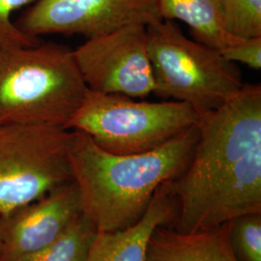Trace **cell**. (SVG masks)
Here are the masks:
<instances>
[{"label":"cell","instance_id":"2","mask_svg":"<svg viewBox=\"0 0 261 261\" xmlns=\"http://www.w3.org/2000/svg\"><path fill=\"white\" fill-rule=\"evenodd\" d=\"M73 130L70 161L84 214L97 231L112 232L138 224L159 187L188 168L198 140L197 124L155 149L118 155Z\"/></svg>","mask_w":261,"mask_h":261},{"label":"cell","instance_id":"15","mask_svg":"<svg viewBox=\"0 0 261 261\" xmlns=\"http://www.w3.org/2000/svg\"><path fill=\"white\" fill-rule=\"evenodd\" d=\"M229 243L238 261H261V213L229 221Z\"/></svg>","mask_w":261,"mask_h":261},{"label":"cell","instance_id":"4","mask_svg":"<svg viewBox=\"0 0 261 261\" xmlns=\"http://www.w3.org/2000/svg\"><path fill=\"white\" fill-rule=\"evenodd\" d=\"M154 93L186 103L200 113L212 112L242 90L241 74L221 53L190 40L174 20L146 25Z\"/></svg>","mask_w":261,"mask_h":261},{"label":"cell","instance_id":"7","mask_svg":"<svg viewBox=\"0 0 261 261\" xmlns=\"http://www.w3.org/2000/svg\"><path fill=\"white\" fill-rule=\"evenodd\" d=\"M73 53L89 90L133 99L155 91L144 24H129L88 38Z\"/></svg>","mask_w":261,"mask_h":261},{"label":"cell","instance_id":"14","mask_svg":"<svg viewBox=\"0 0 261 261\" xmlns=\"http://www.w3.org/2000/svg\"><path fill=\"white\" fill-rule=\"evenodd\" d=\"M224 30L237 38L261 37V0H220Z\"/></svg>","mask_w":261,"mask_h":261},{"label":"cell","instance_id":"8","mask_svg":"<svg viewBox=\"0 0 261 261\" xmlns=\"http://www.w3.org/2000/svg\"><path fill=\"white\" fill-rule=\"evenodd\" d=\"M161 19L158 0H37L16 24L33 37L77 34L88 39Z\"/></svg>","mask_w":261,"mask_h":261},{"label":"cell","instance_id":"17","mask_svg":"<svg viewBox=\"0 0 261 261\" xmlns=\"http://www.w3.org/2000/svg\"><path fill=\"white\" fill-rule=\"evenodd\" d=\"M220 53L230 62H239L254 70H260L261 37L238 38Z\"/></svg>","mask_w":261,"mask_h":261},{"label":"cell","instance_id":"12","mask_svg":"<svg viewBox=\"0 0 261 261\" xmlns=\"http://www.w3.org/2000/svg\"><path fill=\"white\" fill-rule=\"evenodd\" d=\"M163 19H179L190 28L194 40L222 50L238 38L224 30L220 0H158Z\"/></svg>","mask_w":261,"mask_h":261},{"label":"cell","instance_id":"3","mask_svg":"<svg viewBox=\"0 0 261 261\" xmlns=\"http://www.w3.org/2000/svg\"><path fill=\"white\" fill-rule=\"evenodd\" d=\"M87 91L66 46L0 48V125L65 128Z\"/></svg>","mask_w":261,"mask_h":261},{"label":"cell","instance_id":"16","mask_svg":"<svg viewBox=\"0 0 261 261\" xmlns=\"http://www.w3.org/2000/svg\"><path fill=\"white\" fill-rule=\"evenodd\" d=\"M34 0H0V48L8 47H33L41 42L39 37L25 34L12 20V14Z\"/></svg>","mask_w":261,"mask_h":261},{"label":"cell","instance_id":"11","mask_svg":"<svg viewBox=\"0 0 261 261\" xmlns=\"http://www.w3.org/2000/svg\"><path fill=\"white\" fill-rule=\"evenodd\" d=\"M145 261H238L229 243V222L196 232L159 225L147 243Z\"/></svg>","mask_w":261,"mask_h":261},{"label":"cell","instance_id":"9","mask_svg":"<svg viewBox=\"0 0 261 261\" xmlns=\"http://www.w3.org/2000/svg\"><path fill=\"white\" fill-rule=\"evenodd\" d=\"M84 213L75 180L0 216V261H23L45 249Z\"/></svg>","mask_w":261,"mask_h":261},{"label":"cell","instance_id":"5","mask_svg":"<svg viewBox=\"0 0 261 261\" xmlns=\"http://www.w3.org/2000/svg\"><path fill=\"white\" fill-rule=\"evenodd\" d=\"M199 113L186 103L135 101L89 90L68 130L86 134L100 148L118 155L155 149L197 124Z\"/></svg>","mask_w":261,"mask_h":261},{"label":"cell","instance_id":"1","mask_svg":"<svg viewBox=\"0 0 261 261\" xmlns=\"http://www.w3.org/2000/svg\"><path fill=\"white\" fill-rule=\"evenodd\" d=\"M198 140L185 171L165 183L176 199L180 232L261 213V87L244 85L221 108L199 114Z\"/></svg>","mask_w":261,"mask_h":261},{"label":"cell","instance_id":"13","mask_svg":"<svg viewBox=\"0 0 261 261\" xmlns=\"http://www.w3.org/2000/svg\"><path fill=\"white\" fill-rule=\"evenodd\" d=\"M97 232L83 213L55 242L23 261H86Z\"/></svg>","mask_w":261,"mask_h":261},{"label":"cell","instance_id":"10","mask_svg":"<svg viewBox=\"0 0 261 261\" xmlns=\"http://www.w3.org/2000/svg\"><path fill=\"white\" fill-rule=\"evenodd\" d=\"M176 213V199L164 183L138 224L118 231L97 232L86 261H145L151 234L159 225L170 226Z\"/></svg>","mask_w":261,"mask_h":261},{"label":"cell","instance_id":"6","mask_svg":"<svg viewBox=\"0 0 261 261\" xmlns=\"http://www.w3.org/2000/svg\"><path fill=\"white\" fill-rule=\"evenodd\" d=\"M72 139L63 127L0 125V216L74 180Z\"/></svg>","mask_w":261,"mask_h":261}]
</instances>
